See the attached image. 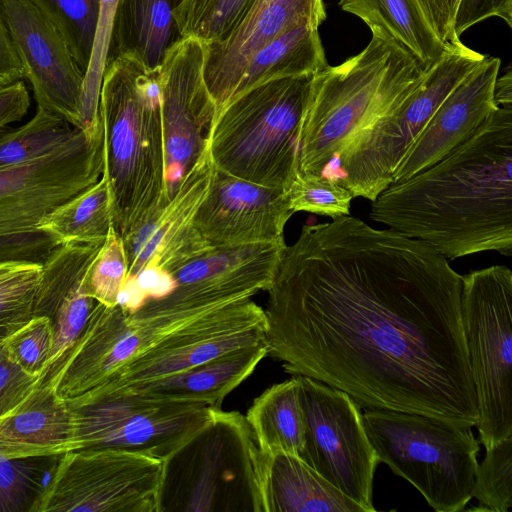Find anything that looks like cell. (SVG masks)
<instances>
[{"label": "cell", "instance_id": "1", "mask_svg": "<svg viewBox=\"0 0 512 512\" xmlns=\"http://www.w3.org/2000/svg\"><path fill=\"white\" fill-rule=\"evenodd\" d=\"M462 276L426 243L339 216L284 248L264 309L267 355L361 409L474 427Z\"/></svg>", "mask_w": 512, "mask_h": 512}, {"label": "cell", "instance_id": "2", "mask_svg": "<svg viewBox=\"0 0 512 512\" xmlns=\"http://www.w3.org/2000/svg\"><path fill=\"white\" fill-rule=\"evenodd\" d=\"M370 218L455 259L512 254V107L499 106L428 168L391 183Z\"/></svg>", "mask_w": 512, "mask_h": 512}, {"label": "cell", "instance_id": "3", "mask_svg": "<svg viewBox=\"0 0 512 512\" xmlns=\"http://www.w3.org/2000/svg\"><path fill=\"white\" fill-rule=\"evenodd\" d=\"M103 172L114 227L127 237L170 199L158 69L131 55L107 61L100 97Z\"/></svg>", "mask_w": 512, "mask_h": 512}, {"label": "cell", "instance_id": "4", "mask_svg": "<svg viewBox=\"0 0 512 512\" xmlns=\"http://www.w3.org/2000/svg\"><path fill=\"white\" fill-rule=\"evenodd\" d=\"M357 55L314 74L298 136V172L322 175L378 119L396 109L425 71L387 32L372 28Z\"/></svg>", "mask_w": 512, "mask_h": 512}, {"label": "cell", "instance_id": "5", "mask_svg": "<svg viewBox=\"0 0 512 512\" xmlns=\"http://www.w3.org/2000/svg\"><path fill=\"white\" fill-rule=\"evenodd\" d=\"M312 77L272 79L231 99L207 137L205 149L213 167L287 190L298 173V136Z\"/></svg>", "mask_w": 512, "mask_h": 512}, {"label": "cell", "instance_id": "6", "mask_svg": "<svg viewBox=\"0 0 512 512\" xmlns=\"http://www.w3.org/2000/svg\"><path fill=\"white\" fill-rule=\"evenodd\" d=\"M158 512H263L261 452L244 415L213 408L163 460Z\"/></svg>", "mask_w": 512, "mask_h": 512}, {"label": "cell", "instance_id": "7", "mask_svg": "<svg viewBox=\"0 0 512 512\" xmlns=\"http://www.w3.org/2000/svg\"><path fill=\"white\" fill-rule=\"evenodd\" d=\"M362 417L379 462L410 482L435 511L464 510L479 464L472 427L388 409H366Z\"/></svg>", "mask_w": 512, "mask_h": 512}, {"label": "cell", "instance_id": "8", "mask_svg": "<svg viewBox=\"0 0 512 512\" xmlns=\"http://www.w3.org/2000/svg\"><path fill=\"white\" fill-rule=\"evenodd\" d=\"M102 172V136L89 140L81 130L48 155L0 169V264H42L57 244L39 224Z\"/></svg>", "mask_w": 512, "mask_h": 512}, {"label": "cell", "instance_id": "9", "mask_svg": "<svg viewBox=\"0 0 512 512\" xmlns=\"http://www.w3.org/2000/svg\"><path fill=\"white\" fill-rule=\"evenodd\" d=\"M461 40L447 44L416 89L393 111L360 134L322 174L353 197L373 201L450 92L484 59Z\"/></svg>", "mask_w": 512, "mask_h": 512}, {"label": "cell", "instance_id": "10", "mask_svg": "<svg viewBox=\"0 0 512 512\" xmlns=\"http://www.w3.org/2000/svg\"><path fill=\"white\" fill-rule=\"evenodd\" d=\"M461 318L485 449L512 437V272L493 265L462 276Z\"/></svg>", "mask_w": 512, "mask_h": 512}, {"label": "cell", "instance_id": "11", "mask_svg": "<svg viewBox=\"0 0 512 512\" xmlns=\"http://www.w3.org/2000/svg\"><path fill=\"white\" fill-rule=\"evenodd\" d=\"M65 401L77 449L114 448L162 461L202 426L215 408L98 387Z\"/></svg>", "mask_w": 512, "mask_h": 512}, {"label": "cell", "instance_id": "12", "mask_svg": "<svg viewBox=\"0 0 512 512\" xmlns=\"http://www.w3.org/2000/svg\"><path fill=\"white\" fill-rule=\"evenodd\" d=\"M163 461L114 448L58 456L28 512H158Z\"/></svg>", "mask_w": 512, "mask_h": 512}, {"label": "cell", "instance_id": "13", "mask_svg": "<svg viewBox=\"0 0 512 512\" xmlns=\"http://www.w3.org/2000/svg\"><path fill=\"white\" fill-rule=\"evenodd\" d=\"M298 378L305 420L299 457L365 512L375 511L373 479L380 462L368 439L361 407L339 389L306 376Z\"/></svg>", "mask_w": 512, "mask_h": 512}, {"label": "cell", "instance_id": "14", "mask_svg": "<svg viewBox=\"0 0 512 512\" xmlns=\"http://www.w3.org/2000/svg\"><path fill=\"white\" fill-rule=\"evenodd\" d=\"M214 310L127 312L118 304L108 307L98 302L82 334L53 372L58 397L67 400L104 383L129 362Z\"/></svg>", "mask_w": 512, "mask_h": 512}, {"label": "cell", "instance_id": "15", "mask_svg": "<svg viewBox=\"0 0 512 512\" xmlns=\"http://www.w3.org/2000/svg\"><path fill=\"white\" fill-rule=\"evenodd\" d=\"M212 173L213 165L205 149L169 201L122 238L128 264L126 280L133 281L145 295L157 297L165 293L168 275L213 248L194 224Z\"/></svg>", "mask_w": 512, "mask_h": 512}, {"label": "cell", "instance_id": "16", "mask_svg": "<svg viewBox=\"0 0 512 512\" xmlns=\"http://www.w3.org/2000/svg\"><path fill=\"white\" fill-rule=\"evenodd\" d=\"M285 241L213 247L168 275L169 291L147 298L143 312L210 311L270 287Z\"/></svg>", "mask_w": 512, "mask_h": 512}, {"label": "cell", "instance_id": "17", "mask_svg": "<svg viewBox=\"0 0 512 512\" xmlns=\"http://www.w3.org/2000/svg\"><path fill=\"white\" fill-rule=\"evenodd\" d=\"M205 44L183 37L158 68L165 145L166 181L170 196L203 154L216 108L204 78Z\"/></svg>", "mask_w": 512, "mask_h": 512}, {"label": "cell", "instance_id": "18", "mask_svg": "<svg viewBox=\"0 0 512 512\" xmlns=\"http://www.w3.org/2000/svg\"><path fill=\"white\" fill-rule=\"evenodd\" d=\"M265 329L263 308L251 298L234 302L206 314L96 387L117 390L177 373L226 352L265 342Z\"/></svg>", "mask_w": 512, "mask_h": 512}, {"label": "cell", "instance_id": "19", "mask_svg": "<svg viewBox=\"0 0 512 512\" xmlns=\"http://www.w3.org/2000/svg\"><path fill=\"white\" fill-rule=\"evenodd\" d=\"M37 108L78 128L85 73L53 24L30 0H1Z\"/></svg>", "mask_w": 512, "mask_h": 512}, {"label": "cell", "instance_id": "20", "mask_svg": "<svg viewBox=\"0 0 512 512\" xmlns=\"http://www.w3.org/2000/svg\"><path fill=\"white\" fill-rule=\"evenodd\" d=\"M286 190L266 187L213 167L208 193L194 224L212 247L284 241L293 215Z\"/></svg>", "mask_w": 512, "mask_h": 512}, {"label": "cell", "instance_id": "21", "mask_svg": "<svg viewBox=\"0 0 512 512\" xmlns=\"http://www.w3.org/2000/svg\"><path fill=\"white\" fill-rule=\"evenodd\" d=\"M325 19L323 0H253L224 39L205 44L204 78L215 103V117L255 52L296 27L319 28Z\"/></svg>", "mask_w": 512, "mask_h": 512}, {"label": "cell", "instance_id": "22", "mask_svg": "<svg viewBox=\"0 0 512 512\" xmlns=\"http://www.w3.org/2000/svg\"><path fill=\"white\" fill-rule=\"evenodd\" d=\"M500 59H484L444 99L393 173L408 179L467 140L499 106L494 99Z\"/></svg>", "mask_w": 512, "mask_h": 512}, {"label": "cell", "instance_id": "23", "mask_svg": "<svg viewBox=\"0 0 512 512\" xmlns=\"http://www.w3.org/2000/svg\"><path fill=\"white\" fill-rule=\"evenodd\" d=\"M101 245H58L42 263L32 316L47 317L53 328V346L45 372L73 347L98 303L85 293L83 280Z\"/></svg>", "mask_w": 512, "mask_h": 512}, {"label": "cell", "instance_id": "24", "mask_svg": "<svg viewBox=\"0 0 512 512\" xmlns=\"http://www.w3.org/2000/svg\"><path fill=\"white\" fill-rule=\"evenodd\" d=\"M41 377L25 401L0 417V459L58 456L77 449L66 401L56 393L57 380Z\"/></svg>", "mask_w": 512, "mask_h": 512}, {"label": "cell", "instance_id": "25", "mask_svg": "<svg viewBox=\"0 0 512 512\" xmlns=\"http://www.w3.org/2000/svg\"><path fill=\"white\" fill-rule=\"evenodd\" d=\"M261 494L263 512H365L298 455L284 451L261 452Z\"/></svg>", "mask_w": 512, "mask_h": 512}, {"label": "cell", "instance_id": "26", "mask_svg": "<svg viewBox=\"0 0 512 512\" xmlns=\"http://www.w3.org/2000/svg\"><path fill=\"white\" fill-rule=\"evenodd\" d=\"M266 356L267 346L261 342L226 352L177 373L117 390L221 408L224 398L246 380Z\"/></svg>", "mask_w": 512, "mask_h": 512}, {"label": "cell", "instance_id": "27", "mask_svg": "<svg viewBox=\"0 0 512 512\" xmlns=\"http://www.w3.org/2000/svg\"><path fill=\"white\" fill-rule=\"evenodd\" d=\"M183 0H118L107 61L120 55L158 69L181 38L174 11Z\"/></svg>", "mask_w": 512, "mask_h": 512}, {"label": "cell", "instance_id": "28", "mask_svg": "<svg viewBox=\"0 0 512 512\" xmlns=\"http://www.w3.org/2000/svg\"><path fill=\"white\" fill-rule=\"evenodd\" d=\"M340 8L372 28H381L406 49L424 71L443 55L445 44L419 0H340Z\"/></svg>", "mask_w": 512, "mask_h": 512}, {"label": "cell", "instance_id": "29", "mask_svg": "<svg viewBox=\"0 0 512 512\" xmlns=\"http://www.w3.org/2000/svg\"><path fill=\"white\" fill-rule=\"evenodd\" d=\"M327 65L318 27H296L252 55L229 101L263 82L289 76L314 75Z\"/></svg>", "mask_w": 512, "mask_h": 512}, {"label": "cell", "instance_id": "30", "mask_svg": "<svg viewBox=\"0 0 512 512\" xmlns=\"http://www.w3.org/2000/svg\"><path fill=\"white\" fill-rule=\"evenodd\" d=\"M261 452L284 451L300 456L305 442V420L294 376L266 389L245 415Z\"/></svg>", "mask_w": 512, "mask_h": 512}, {"label": "cell", "instance_id": "31", "mask_svg": "<svg viewBox=\"0 0 512 512\" xmlns=\"http://www.w3.org/2000/svg\"><path fill=\"white\" fill-rule=\"evenodd\" d=\"M114 226L111 194L101 178L48 214L39 228L58 245L103 244Z\"/></svg>", "mask_w": 512, "mask_h": 512}, {"label": "cell", "instance_id": "32", "mask_svg": "<svg viewBox=\"0 0 512 512\" xmlns=\"http://www.w3.org/2000/svg\"><path fill=\"white\" fill-rule=\"evenodd\" d=\"M79 132L65 119L37 108L35 116L23 126L0 131V169L48 155Z\"/></svg>", "mask_w": 512, "mask_h": 512}, {"label": "cell", "instance_id": "33", "mask_svg": "<svg viewBox=\"0 0 512 512\" xmlns=\"http://www.w3.org/2000/svg\"><path fill=\"white\" fill-rule=\"evenodd\" d=\"M59 31L85 73L90 61L100 0H30Z\"/></svg>", "mask_w": 512, "mask_h": 512}, {"label": "cell", "instance_id": "34", "mask_svg": "<svg viewBox=\"0 0 512 512\" xmlns=\"http://www.w3.org/2000/svg\"><path fill=\"white\" fill-rule=\"evenodd\" d=\"M118 0H100L98 21L81 94L79 125L89 140L102 136L99 97Z\"/></svg>", "mask_w": 512, "mask_h": 512}, {"label": "cell", "instance_id": "35", "mask_svg": "<svg viewBox=\"0 0 512 512\" xmlns=\"http://www.w3.org/2000/svg\"><path fill=\"white\" fill-rule=\"evenodd\" d=\"M253 0H183L174 19L183 37L209 44L224 39Z\"/></svg>", "mask_w": 512, "mask_h": 512}, {"label": "cell", "instance_id": "36", "mask_svg": "<svg viewBox=\"0 0 512 512\" xmlns=\"http://www.w3.org/2000/svg\"><path fill=\"white\" fill-rule=\"evenodd\" d=\"M58 456L0 459V512H28Z\"/></svg>", "mask_w": 512, "mask_h": 512}, {"label": "cell", "instance_id": "37", "mask_svg": "<svg viewBox=\"0 0 512 512\" xmlns=\"http://www.w3.org/2000/svg\"><path fill=\"white\" fill-rule=\"evenodd\" d=\"M127 272L123 239L113 226L86 271L83 289L97 302L108 307L116 306Z\"/></svg>", "mask_w": 512, "mask_h": 512}, {"label": "cell", "instance_id": "38", "mask_svg": "<svg viewBox=\"0 0 512 512\" xmlns=\"http://www.w3.org/2000/svg\"><path fill=\"white\" fill-rule=\"evenodd\" d=\"M471 495L484 506V510H511L512 437L486 449L485 457L476 469Z\"/></svg>", "mask_w": 512, "mask_h": 512}, {"label": "cell", "instance_id": "39", "mask_svg": "<svg viewBox=\"0 0 512 512\" xmlns=\"http://www.w3.org/2000/svg\"><path fill=\"white\" fill-rule=\"evenodd\" d=\"M295 213L305 211L335 219L349 215L352 193L338 182L322 175L298 172L286 190Z\"/></svg>", "mask_w": 512, "mask_h": 512}, {"label": "cell", "instance_id": "40", "mask_svg": "<svg viewBox=\"0 0 512 512\" xmlns=\"http://www.w3.org/2000/svg\"><path fill=\"white\" fill-rule=\"evenodd\" d=\"M53 346V328L45 316H32L7 338L6 355L24 371L42 376Z\"/></svg>", "mask_w": 512, "mask_h": 512}, {"label": "cell", "instance_id": "41", "mask_svg": "<svg viewBox=\"0 0 512 512\" xmlns=\"http://www.w3.org/2000/svg\"><path fill=\"white\" fill-rule=\"evenodd\" d=\"M41 269L36 263L0 264V307L33 303Z\"/></svg>", "mask_w": 512, "mask_h": 512}, {"label": "cell", "instance_id": "42", "mask_svg": "<svg viewBox=\"0 0 512 512\" xmlns=\"http://www.w3.org/2000/svg\"><path fill=\"white\" fill-rule=\"evenodd\" d=\"M41 376L24 371L7 355L0 359V417L10 413L38 387Z\"/></svg>", "mask_w": 512, "mask_h": 512}, {"label": "cell", "instance_id": "43", "mask_svg": "<svg viewBox=\"0 0 512 512\" xmlns=\"http://www.w3.org/2000/svg\"><path fill=\"white\" fill-rule=\"evenodd\" d=\"M491 17H498L512 27V0H459L454 33L460 38L467 29Z\"/></svg>", "mask_w": 512, "mask_h": 512}, {"label": "cell", "instance_id": "44", "mask_svg": "<svg viewBox=\"0 0 512 512\" xmlns=\"http://www.w3.org/2000/svg\"><path fill=\"white\" fill-rule=\"evenodd\" d=\"M23 78L24 69L16 52L0 0V87Z\"/></svg>", "mask_w": 512, "mask_h": 512}, {"label": "cell", "instance_id": "45", "mask_svg": "<svg viewBox=\"0 0 512 512\" xmlns=\"http://www.w3.org/2000/svg\"><path fill=\"white\" fill-rule=\"evenodd\" d=\"M30 106V96L23 81L0 87V131L19 121Z\"/></svg>", "mask_w": 512, "mask_h": 512}, {"label": "cell", "instance_id": "46", "mask_svg": "<svg viewBox=\"0 0 512 512\" xmlns=\"http://www.w3.org/2000/svg\"><path fill=\"white\" fill-rule=\"evenodd\" d=\"M458 1L459 0H419L432 26L445 44H452L460 40L453 30Z\"/></svg>", "mask_w": 512, "mask_h": 512}, {"label": "cell", "instance_id": "47", "mask_svg": "<svg viewBox=\"0 0 512 512\" xmlns=\"http://www.w3.org/2000/svg\"><path fill=\"white\" fill-rule=\"evenodd\" d=\"M33 303L0 307V337L6 338L32 318Z\"/></svg>", "mask_w": 512, "mask_h": 512}, {"label": "cell", "instance_id": "48", "mask_svg": "<svg viewBox=\"0 0 512 512\" xmlns=\"http://www.w3.org/2000/svg\"><path fill=\"white\" fill-rule=\"evenodd\" d=\"M494 99L498 106L512 107V77L511 71L496 79Z\"/></svg>", "mask_w": 512, "mask_h": 512}, {"label": "cell", "instance_id": "49", "mask_svg": "<svg viewBox=\"0 0 512 512\" xmlns=\"http://www.w3.org/2000/svg\"><path fill=\"white\" fill-rule=\"evenodd\" d=\"M7 338L0 337V359L6 355V342Z\"/></svg>", "mask_w": 512, "mask_h": 512}]
</instances>
